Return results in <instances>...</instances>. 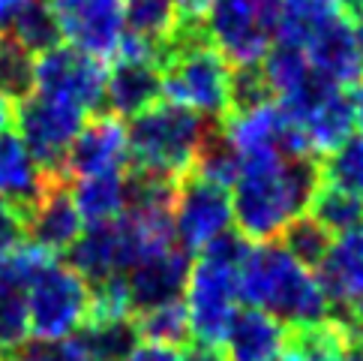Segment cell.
I'll return each mask as SVG.
<instances>
[{"instance_id": "cell-17", "label": "cell", "mask_w": 363, "mask_h": 361, "mask_svg": "<svg viewBox=\"0 0 363 361\" xmlns=\"http://www.w3.org/2000/svg\"><path fill=\"white\" fill-rule=\"evenodd\" d=\"M306 60L321 79L336 87H352L363 79V60L354 28L345 18H336L306 43Z\"/></svg>"}, {"instance_id": "cell-26", "label": "cell", "mask_w": 363, "mask_h": 361, "mask_svg": "<svg viewBox=\"0 0 363 361\" xmlns=\"http://www.w3.org/2000/svg\"><path fill=\"white\" fill-rule=\"evenodd\" d=\"M72 190V202L79 208L82 220L90 223H106L121 217L126 208L123 199V172H111V175H94V178H79L69 184Z\"/></svg>"}, {"instance_id": "cell-24", "label": "cell", "mask_w": 363, "mask_h": 361, "mask_svg": "<svg viewBox=\"0 0 363 361\" xmlns=\"http://www.w3.org/2000/svg\"><path fill=\"white\" fill-rule=\"evenodd\" d=\"M336 18H345L340 0H282L274 43L306 48V43Z\"/></svg>"}, {"instance_id": "cell-16", "label": "cell", "mask_w": 363, "mask_h": 361, "mask_svg": "<svg viewBox=\"0 0 363 361\" xmlns=\"http://www.w3.org/2000/svg\"><path fill=\"white\" fill-rule=\"evenodd\" d=\"M162 97L160 67L153 60H111L108 79H106V102L102 112L114 118H129L157 106Z\"/></svg>"}, {"instance_id": "cell-34", "label": "cell", "mask_w": 363, "mask_h": 361, "mask_svg": "<svg viewBox=\"0 0 363 361\" xmlns=\"http://www.w3.org/2000/svg\"><path fill=\"white\" fill-rule=\"evenodd\" d=\"M270 102H277V94L262 63H243L228 70V114H246Z\"/></svg>"}, {"instance_id": "cell-27", "label": "cell", "mask_w": 363, "mask_h": 361, "mask_svg": "<svg viewBox=\"0 0 363 361\" xmlns=\"http://www.w3.org/2000/svg\"><path fill=\"white\" fill-rule=\"evenodd\" d=\"M306 214L330 235H348L354 229H363V196H354L333 184H318Z\"/></svg>"}, {"instance_id": "cell-47", "label": "cell", "mask_w": 363, "mask_h": 361, "mask_svg": "<svg viewBox=\"0 0 363 361\" xmlns=\"http://www.w3.org/2000/svg\"><path fill=\"white\" fill-rule=\"evenodd\" d=\"M354 36H357V48H360V60H363V18L357 21V28H354Z\"/></svg>"}, {"instance_id": "cell-31", "label": "cell", "mask_w": 363, "mask_h": 361, "mask_svg": "<svg viewBox=\"0 0 363 361\" xmlns=\"http://www.w3.org/2000/svg\"><path fill=\"white\" fill-rule=\"evenodd\" d=\"M133 322H135L138 338H145L147 343H160V346H180V343L186 346L192 334L184 298L150 307L145 313H135Z\"/></svg>"}, {"instance_id": "cell-9", "label": "cell", "mask_w": 363, "mask_h": 361, "mask_svg": "<svg viewBox=\"0 0 363 361\" xmlns=\"http://www.w3.org/2000/svg\"><path fill=\"white\" fill-rule=\"evenodd\" d=\"M231 229V196L225 187L196 175H184L174 202V241L189 256L201 253L213 238Z\"/></svg>"}, {"instance_id": "cell-48", "label": "cell", "mask_w": 363, "mask_h": 361, "mask_svg": "<svg viewBox=\"0 0 363 361\" xmlns=\"http://www.w3.org/2000/svg\"><path fill=\"white\" fill-rule=\"evenodd\" d=\"M352 338H357V340H363V325H360V328H357V331L352 334Z\"/></svg>"}, {"instance_id": "cell-46", "label": "cell", "mask_w": 363, "mask_h": 361, "mask_svg": "<svg viewBox=\"0 0 363 361\" xmlns=\"http://www.w3.org/2000/svg\"><path fill=\"white\" fill-rule=\"evenodd\" d=\"M345 361H363V340L352 338V343H348V350H345Z\"/></svg>"}, {"instance_id": "cell-33", "label": "cell", "mask_w": 363, "mask_h": 361, "mask_svg": "<svg viewBox=\"0 0 363 361\" xmlns=\"http://www.w3.org/2000/svg\"><path fill=\"white\" fill-rule=\"evenodd\" d=\"M262 67L267 72V82L274 87V94L279 99H289L301 90L309 79H313V67L306 60V51L297 48V45H282L274 43L270 51L264 55Z\"/></svg>"}, {"instance_id": "cell-44", "label": "cell", "mask_w": 363, "mask_h": 361, "mask_svg": "<svg viewBox=\"0 0 363 361\" xmlns=\"http://www.w3.org/2000/svg\"><path fill=\"white\" fill-rule=\"evenodd\" d=\"M340 6L345 18H363V0H340Z\"/></svg>"}, {"instance_id": "cell-3", "label": "cell", "mask_w": 363, "mask_h": 361, "mask_svg": "<svg viewBox=\"0 0 363 361\" xmlns=\"http://www.w3.org/2000/svg\"><path fill=\"white\" fill-rule=\"evenodd\" d=\"M240 298L277 316L282 325H315L330 319L328 298L313 271L297 265L279 241L252 244L240 265Z\"/></svg>"}, {"instance_id": "cell-23", "label": "cell", "mask_w": 363, "mask_h": 361, "mask_svg": "<svg viewBox=\"0 0 363 361\" xmlns=\"http://www.w3.org/2000/svg\"><path fill=\"white\" fill-rule=\"evenodd\" d=\"M72 346L87 361H126V355L141 343L133 316L129 319H84L72 334Z\"/></svg>"}, {"instance_id": "cell-28", "label": "cell", "mask_w": 363, "mask_h": 361, "mask_svg": "<svg viewBox=\"0 0 363 361\" xmlns=\"http://www.w3.org/2000/svg\"><path fill=\"white\" fill-rule=\"evenodd\" d=\"M177 21L174 0H123V31L157 48L174 33Z\"/></svg>"}, {"instance_id": "cell-51", "label": "cell", "mask_w": 363, "mask_h": 361, "mask_svg": "<svg viewBox=\"0 0 363 361\" xmlns=\"http://www.w3.org/2000/svg\"><path fill=\"white\" fill-rule=\"evenodd\" d=\"M342 361H345V358H342Z\"/></svg>"}, {"instance_id": "cell-2", "label": "cell", "mask_w": 363, "mask_h": 361, "mask_svg": "<svg viewBox=\"0 0 363 361\" xmlns=\"http://www.w3.org/2000/svg\"><path fill=\"white\" fill-rule=\"evenodd\" d=\"M160 79L168 102L199 112L201 118H228V60L207 36L204 21H177L160 48Z\"/></svg>"}, {"instance_id": "cell-5", "label": "cell", "mask_w": 363, "mask_h": 361, "mask_svg": "<svg viewBox=\"0 0 363 361\" xmlns=\"http://www.w3.org/2000/svg\"><path fill=\"white\" fill-rule=\"evenodd\" d=\"M207 126L211 118H201L199 112L174 102H157L147 112L135 114L126 126L129 166L180 180L189 175Z\"/></svg>"}, {"instance_id": "cell-21", "label": "cell", "mask_w": 363, "mask_h": 361, "mask_svg": "<svg viewBox=\"0 0 363 361\" xmlns=\"http://www.w3.org/2000/svg\"><path fill=\"white\" fill-rule=\"evenodd\" d=\"M67 265L79 274L87 286L99 283L111 274H123V250H121V229L118 217L106 223H90L82 229L79 241L67 250Z\"/></svg>"}, {"instance_id": "cell-10", "label": "cell", "mask_w": 363, "mask_h": 361, "mask_svg": "<svg viewBox=\"0 0 363 361\" xmlns=\"http://www.w3.org/2000/svg\"><path fill=\"white\" fill-rule=\"evenodd\" d=\"M106 63L72 45H57L36 58V90L72 99L94 114L106 102Z\"/></svg>"}, {"instance_id": "cell-45", "label": "cell", "mask_w": 363, "mask_h": 361, "mask_svg": "<svg viewBox=\"0 0 363 361\" xmlns=\"http://www.w3.org/2000/svg\"><path fill=\"white\" fill-rule=\"evenodd\" d=\"M267 361H306V358L297 352V350H291V346H282V350H279L277 355H270Z\"/></svg>"}, {"instance_id": "cell-37", "label": "cell", "mask_w": 363, "mask_h": 361, "mask_svg": "<svg viewBox=\"0 0 363 361\" xmlns=\"http://www.w3.org/2000/svg\"><path fill=\"white\" fill-rule=\"evenodd\" d=\"M24 244V217L0 199V253Z\"/></svg>"}, {"instance_id": "cell-20", "label": "cell", "mask_w": 363, "mask_h": 361, "mask_svg": "<svg viewBox=\"0 0 363 361\" xmlns=\"http://www.w3.org/2000/svg\"><path fill=\"white\" fill-rule=\"evenodd\" d=\"M289 343V325L258 307L235 311L225 331V352L228 361H267Z\"/></svg>"}, {"instance_id": "cell-25", "label": "cell", "mask_w": 363, "mask_h": 361, "mask_svg": "<svg viewBox=\"0 0 363 361\" xmlns=\"http://www.w3.org/2000/svg\"><path fill=\"white\" fill-rule=\"evenodd\" d=\"M240 163L243 160H240L238 148L231 145L223 121H211L189 172L196 178H201V180H211V184L228 190V187H235V180L240 175Z\"/></svg>"}, {"instance_id": "cell-15", "label": "cell", "mask_w": 363, "mask_h": 361, "mask_svg": "<svg viewBox=\"0 0 363 361\" xmlns=\"http://www.w3.org/2000/svg\"><path fill=\"white\" fill-rule=\"evenodd\" d=\"M189 268H192V256L180 247H172L147 262L129 268L123 277L129 289V304H133V316L150 311V307L184 298Z\"/></svg>"}, {"instance_id": "cell-18", "label": "cell", "mask_w": 363, "mask_h": 361, "mask_svg": "<svg viewBox=\"0 0 363 361\" xmlns=\"http://www.w3.org/2000/svg\"><path fill=\"white\" fill-rule=\"evenodd\" d=\"M45 184H48V175L36 166L30 151L18 139V133L9 130L0 136V199L12 205L28 220V214L40 202Z\"/></svg>"}, {"instance_id": "cell-7", "label": "cell", "mask_w": 363, "mask_h": 361, "mask_svg": "<svg viewBox=\"0 0 363 361\" xmlns=\"http://www.w3.org/2000/svg\"><path fill=\"white\" fill-rule=\"evenodd\" d=\"M282 0H213L204 28L228 67L262 63L277 40Z\"/></svg>"}, {"instance_id": "cell-32", "label": "cell", "mask_w": 363, "mask_h": 361, "mask_svg": "<svg viewBox=\"0 0 363 361\" xmlns=\"http://www.w3.org/2000/svg\"><path fill=\"white\" fill-rule=\"evenodd\" d=\"M9 33L30 51V55H45V51L63 45V36H60V24L51 12L48 0H30L28 6L18 12V18L12 21Z\"/></svg>"}, {"instance_id": "cell-35", "label": "cell", "mask_w": 363, "mask_h": 361, "mask_svg": "<svg viewBox=\"0 0 363 361\" xmlns=\"http://www.w3.org/2000/svg\"><path fill=\"white\" fill-rule=\"evenodd\" d=\"M321 184L363 196V133L348 136L336 151L321 157Z\"/></svg>"}, {"instance_id": "cell-22", "label": "cell", "mask_w": 363, "mask_h": 361, "mask_svg": "<svg viewBox=\"0 0 363 361\" xmlns=\"http://www.w3.org/2000/svg\"><path fill=\"white\" fill-rule=\"evenodd\" d=\"M301 130L306 133V141L315 157H328L330 151L340 148L354 130V112L345 90H330L318 106L309 109L301 121Z\"/></svg>"}, {"instance_id": "cell-50", "label": "cell", "mask_w": 363, "mask_h": 361, "mask_svg": "<svg viewBox=\"0 0 363 361\" xmlns=\"http://www.w3.org/2000/svg\"><path fill=\"white\" fill-rule=\"evenodd\" d=\"M0 361H4V358H0Z\"/></svg>"}, {"instance_id": "cell-4", "label": "cell", "mask_w": 363, "mask_h": 361, "mask_svg": "<svg viewBox=\"0 0 363 361\" xmlns=\"http://www.w3.org/2000/svg\"><path fill=\"white\" fill-rule=\"evenodd\" d=\"M252 244L238 229L223 232L192 259L186 280V313L196 340L223 343L240 301V265Z\"/></svg>"}, {"instance_id": "cell-29", "label": "cell", "mask_w": 363, "mask_h": 361, "mask_svg": "<svg viewBox=\"0 0 363 361\" xmlns=\"http://www.w3.org/2000/svg\"><path fill=\"white\" fill-rule=\"evenodd\" d=\"M279 247L291 256L297 265H303L306 271H315L321 268V262L328 259V253L333 247V235L328 229H321L309 214H301L279 232Z\"/></svg>"}, {"instance_id": "cell-49", "label": "cell", "mask_w": 363, "mask_h": 361, "mask_svg": "<svg viewBox=\"0 0 363 361\" xmlns=\"http://www.w3.org/2000/svg\"><path fill=\"white\" fill-rule=\"evenodd\" d=\"M4 361H21V358H18V355H9V358H4Z\"/></svg>"}, {"instance_id": "cell-13", "label": "cell", "mask_w": 363, "mask_h": 361, "mask_svg": "<svg viewBox=\"0 0 363 361\" xmlns=\"http://www.w3.org/2000/svg\"><path fill=\"white\" fill-rule=\"evenodd\" d=\"M129 166V145H126V124L108 112H96L87 118L79 136L63 157V175L69 180L126 172Z\"/></svg>"}, {"instance_id": "cell-36", "label": "cell", "mask_w": 363, "mask_h": 361, "mask_svg": "<svg viewBox=\"0 0 363 361\" xmlns=\"http://www.w3.org/2000/svg\"><path fill=\"white\" fill-rule=\"evenodd\" d=\"M18 358H21V361H87V358L72 346V340H57V343L30 340V343L18 352Z\"/></svg>"}, {"instance_id": "cell-11", "label": "cell", "mask_w": 363, "mask_h": 361, "mask_svg": "<svg viewBox=\"0 0 363 361\" xmlns=\"http://www.w3.org/2000/svg\"><path fill=\"white\" fill-rule=\"evenodd\" d=\"M48 256L28 241L0 253V352L18 355L30 343L28 283Z\"/></svg>"}, {"instance_id": "cell-8", "label": "cell", "mask_w": 363, "mask_h": 361, "mask_svg": "<svg viewBox=\"0 0 363 361\" xmlns=\"http://www.w3.org/2000/svg\"><path fill=\"white\" fill-rule=\"evenodd\" d=\"M87 114L90 112L82 109L79 102L43 94V90H33L28 99L16 102L18 139L45 175H63V157L84 126Z\"/></svg>"}, {"instance_id": "cell-14", "label": "cell", "mask_w": 363, "mask_h": 361, "mask_svg": "<svg viewBox=\"0 0 363 361\" xmlns=\"http://www.w3.org/2000/svg\"><path fill=\"white\" fill-rule=\"evenodd\" d=\"M72 180L63 175H48L40 202L24 220V238L33 247H40L51 256H67V250L79 241L84 220L72 202Z\"/></svg>"}, {"instance_id": "cell-40", "label": "cell", "mask_w": 363, "mask_h": 361, "mask_svg": "<svg viewBox=\"0 0 363 361\" xmlns=\"http://www.w3.org/2000/svg\"><path fill=\"white\" fill-rule=\"evenodd\" d=\"M174 6H177L180 21H204L213 0H174Z\"/></svg>"}, {"instance_id": "cell-12", "label": "cell", "mask_w": 363, "mask_h": 361, "mask_svg": "<svg viewBox=\"0 0 363 361\" xmlns=\"http://www.w3.org/2000/svg\"><path fill=\"white\" fill-rule=\"evenodd\" d=\"M60 36L72 48L106 60L123 36V0H48Z\"/></svg>"}, {"instance_id": "cell-41", "label": "cell", "mask_w": 363, "mask_h": 361, "mask_svg": "<svg viewBox=\"0 0 363 361\" xmlns=\"http://www.w3.org/2000/svg\"><path fill=\"white\" fill-rule=\"evenodd\" d=\"M28 4L30 0H0V33L12 28V21L18 18V12Z\"/></svg>"}, {"instance_id": "cell-39", "label": "cell", "mask_w": 363, "mask_h": 361, "mask_svg": "<svg viewBox=\"0 0 363 361\" xmlns=\"http://www.w3.org/2000/svg\"><path fill=\"white\" fill-rule=\"evenodd\" d=\"M126 361H180V352H174V346H160L145 340L126 355Z\"/></svg>"}, {"instance_id": "cell-42", "label": "cell", "mask_w": 363, "mask_h": 361, "mask_svg": "<svg viewBox=\"0 0 363 361\" xmlns=\"http://www.w3.org/2000/svg\"><path fill=\"white\" fill-rule=\"evenodd\" d=\"M345 94H348V102H352V112H354V126H360V133H363V79L348 87Z\"/></svg>"}, {"instance_id": "cell-38", "label": "cell", "mask_w": 363, "mask_h": 361, "mask_svg": "<svg viewBox=\"0 0 363 361\" xmlns=\"http://www.w3.org/2000/svg\"><path fill=\"white\" fill-rule=\"evenodd\" d=\"M180 361H228V352L223 343H207V340H189L180 352Z\"/></svg>"}, {"instance_id": "cell-19", "label": "cell", "mask_w": 363, "mask_h": 361, "mask_svg": "<svg viewBox=\"0 0 363 361\" xmlns=\"http://www.w3.org/2000/svg\"><path fill=\"white\" fill-rule=\"evenodd\" d=\"M315 280L328 298L330 319H336L352 301V295L363 289V229H354L348 235H340V241H333Z\"/></svg>"}, {"instance_id": "cell-6", "label": "cell", "mask_w": 363, "mask_h": 361, "mask_svg": "<svg viewBox=\"0 0 363 361\" xmlns=\"http://www.w3.org/2000/svg\"><path fill=\"white\" fill-rule=\"evenodd\" d=\"M87 283L57 256H48L28 283L30 340L57 343L72 338L87 319Z\"/></svg>"}, {"instance_id": "cell-43", "label": "cell", "mask_w": 363, "mask_h": 361, "mask_svg": "<svg viewBox=\"0 0 363 361\" xmlns=\"http://www.w3.org/2000/svg\"><path fill=\"white\" fill-rule=\"evenodd\" d=\"M12 124H16V102H9L6 97H0V136L9 133Z\"/></svg>"}, {"instance_id": "cell-30", "label": "cell", "mask_w": 363, "mask_h": 361, "mask_svg": "<svg viewBox=\"0 0 363 361\" xmlns=\"http://www.w3.org/2000/svg\"><path fill=\"white\" fill-rule=\"evenodd\" d=\"M36 90V58L9 31L0 33V97L28 99Z\"/></svg>"}, {"instance_id": "cell-1", "label": "cell", "mask_w": 363, "mask_h": 361, "mask_svg": "<svg viewBox=\"0 0 363 361\" xmlns=\"http://www.w3.org/2000/svg\"><path fill=\"white\" fill-rule=\"evenodd\" d=\"M318 184L321 157H243L231 199V220L250 244L277 241L294 217L306 214Z\"/></svg>"}]
</instances>
